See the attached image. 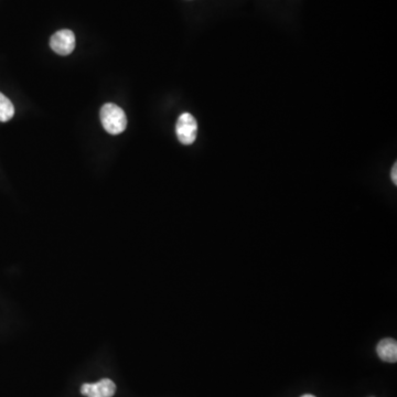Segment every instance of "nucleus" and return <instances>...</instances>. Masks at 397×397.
<instances>
[{"mask_svg": "<svg viewBox=\"0 0 397 397\" xmlns=\"http://www.w3.org/2000/svg\"><path fill=\"white\" fill-rule=\"evenodd\" d=\"M100 122L104 129L111 135H120L127 127V117L120 106L113 103L103 105L100 109Z\"/></svg>", "mask_w": 397, "mask_h": 397, "instance_id": "1", "label": "nucleus"}, {"mask_svg": "<svg viewBox=\"0 0 397 397\" xmlns=\"http://www.w3.org/2000/svg\"><path fill=\"white\" fill-rule=\"evenodd\" d=\"M175 133L179 142L184 144H192L197 139V122L190 113H184L179 116L175 125Z\"/></svg>", "mask_w": 397, "mask_h": 397, "instance_id": "2", "label": "nucleus"}, {"mask_svg": "<svg viewBox=\"0 0 397 397\" xmlns=\"http://www.w3.org/2000/svg\"><path fill=\"white\" fill-rule=\"evenodd\" d=\"M50 47L60 56H69L75 49V36L72 31L63 29L51 36Z\"/></svg>", "mask_w": 397, "mask_h": 397, "instance_id": "3", "label": "nucleus"}, {"mask_svg": "<svg viewBox=\"0 0 397 397\" xmlns=\"http://www.w3.org/2000/svg\"><path fill=\"white\" fill-rule=\"evenodd\" d=\"M116 385L109 378H103L98 383H85L82 385L81 393L87 397H113Z\"/></svg>", "mask_w": 397, "mask_h": 397, "instance_id": "4", "label": "nucleus"}, {"mask_svg": "<svg viewBox=\"0 0 397 397\" xmlns=\"http://www.w3.org/2000/svg\"><path fill=\"white\" fill-rule=\"evenodd\" d=\"M376 352L382 361L395 363L397 361L396 340L391 339V338L382 340L376 347Z\"/></svg>", "mask_w": 397, "mask_h": 397, "instance_id": "5", "label": "nucleus"}, {"mask_svg": "<svg viewBox=\"0 0 397 397\" xmlns=\"http://www.w3.org/2000/svg\"><path fill=\"white\" fill-rule=\"evenodd\" d=\"M14 115V107L12 100L0 92V122H6Z\"/></svg>", "mask_w": 397, "mask_h": 397, "instance_id": "6", "label": "nucleus"}, {"mask_svg": "<svg viewBox=\"0 0 397 397\" xmlns=\"http://www.w3.org/2000/svg\"><path fill=\"white\" fill-rule=\"evenodd\" d=\"M391 181L394 182L395 184H397V164H395L391 168Z\"/></svg>", "mask_w": 397, "mask_h": 397, "instance_id": "7", "label": "nucleus"}, {"mask_svg": "<svg viewBox=\"0 0 397 397\" xmlns=\"http://www.w3.org/2000/svg\"><path fill=\"white\" fill-rule=\"evenodd\" d=\"M301 397H316V396H314V395H311V394H305V395H303V396H301Z\"/></svg>", "mask_w": 397, "mask_h": 397, "instance_id": "8", "label": "nucleus"}]
</instances>
